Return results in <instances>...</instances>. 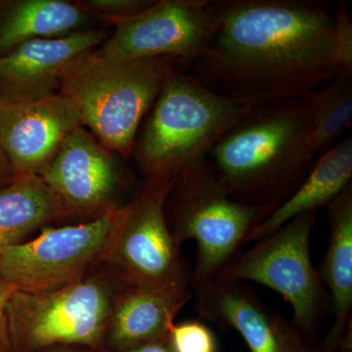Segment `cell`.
Segmentation results:
<instances>
[{
  "label": "cell",
  "instance_id": "cell-10",
  "mask_svg": "<svg viewBox=\"0 0 352 352\" xmlns=\"http://www.w3.org/2000/svg\"><path fill=\"white\" fill-rule=\"evenodd\" d=\"M98 51L117 61L171 57L187 68L208 47L215 31L214 0H160L126 19Z\"/></svg>",
  "mask_w": 352,
  "mask_h": 352
},
{
  "label": "cell",
  "instance_id": "cell-16",
  "mask_svg": "<svg viewBox=\"0 0 352 352\" xmlns=\"http://www.w3.org/2000/svg\"><path fill=\"white\" fill-rule=\"evenodd\" d=\"M330 241L318 270L327 287L333 327L316 352L352 351V186L327 206Z\"/></svg>",
  "mask_w": 352,
  "mask_h": 352
},
{
  "label": "cell",
  "instance_id": "cell-11",
  "mask_svg": "<svg viewBox=\"0 0 352 352\" xmlns=\"http://www.w3.org/2000/svg\"><path fill=\"white\" fill-rule=\"evenodd\" d=\"M66 217L94 220L119 208L124 186L117 159L82 126L76 127L39 175Z\"/></svg>",
  "mask_w": 352,
  "mask_h": 352
},
{
  "label": "cell",
  "instance_id": "cell-12",
  "mask_svg": "<svg viewBox=\"0 0 352 352\" xmlns=\"http://www.w3.org/2000/svg\"><path fill=\"white\" fill-rule=\"evenodd\" d=\"M197 314L224 330L237 331L251 352H310L307 342L281 314L242 281L191 287Z\"/></svg>",
  "mask_w": 352,
  "mask_h": 352
},
{
  "label": "cell",
  "instance_id": "cell-5",
  "mask_svg": "<svg viewBox=\"0 0 352 352\" xmlns=\"http://www.w3.org/2000/svg\"><path fill=\"white\" fill-rule=\"evenodd\" d=\"M164 214L178 244L196 242L191 287L217 279L239 256L250 234L265 219L261 206L229 195L207 157L178 173Z\"/></svg>",
  "mask_w": 352,
  "mask_h": 352
},
{
  "label": "cell",
  "instance_id": "cell-4",
  "mask_svg": "<svg viewBox=\"0 0 352 352\" xmlns=\"http://www.w3.org/2000/svg\"><path fill=\"white\" fill-rule=\"evenodd\" d=\"M256 107L215 92L178 69L146 124L138 151L141 168L149 177L180 173L207 157L215 141Z\"/></svg>",
  "mask_w": 352,
  "mask_h": 352
},
{
  "label": "cell",
  "instance_id": "cell-17",
  "mask_svg": "<svg viewBox=\"0 0 352 352\" xmlns=\"http://www.w3.org/2000/svg\"><path fill=\"white\" fill-rule=\"evenodd\" d=\"M309 113L287 164L283 201L352 122V76H340L309 98ZM282 201V203H283ZM281 203V204H282Z\"/></svg>",
  "mask_w": 352,
  "mask_h": 352
},
{
  "label": "cell",
  "instance_id": "cell-15",
  "mask_svg": "<svg viewBox=\"0 0 352 352\" xmlns=\"http://www.w3.org/2000/svg\"><path fill=\"white\" fill-rule=\"evenodd\" d=\"M192 298L191 287L157 288L120 282L106 339L120 351L168 337L175 317Z\"/></svg>",
  "mask_w": 352,
  "mask_h": 352
},
{
  "label": "cell",
  "instance_id": "cell-25",
  "mask_svg": "<svg viewBox=\"0 0 352 352\" xmlns=\"http://www.w3.org/2000/svg\"><path fill=\"white\" fill-rule=\"evenodd\" d=\"M2 164H9L8 162H7V160L6 159V157H4L3 154H2L1 152H0V168H2ZM9 166H10V164H9Z\"/></svg>",
  "mask_w": 352,
  "mask_h": 352
},
{
  "label": "cell",
  "instance_id": "cell-21",
  "mask_svg": "<svg viewBox=\"0 0 352 352\" xmlns=\"http://www.w3.org/2000/svg\"><path fill=\"white\" fill-rule=\"evenodd\" d=\"M168 342L173 352H217L214 333L201 321L173 324Z\"/></svg>",
  "mask_w": 352,
  "mask_h": 352
},
{
  "label": "cell",
  "instance_id": "cell-26",
  "mask_svg": "<svg viewBox=\"0 0 352 352\" xmlns=\"http://www.w3.org/2000/svg\"><path fill=\"white\" fill-rule=\"evenodd\" d=\"M331 352H352V351H331Z\"/></svg>",
  "mask_w": 352,
  "mask_h": 352
},
{
  "label": "cell",
  "instance_id": "cell-8",
  "mask_svg": "<svg viewBox=\"0 0 352 352\" xmlns=\"http://www.w3.org/2000/svg\"><path fill=\"white\" fill-rule=\"evenodd\" d=\"M318 210L295 217L237 258L215 280L252 281L274 289L293 309L294 327L307 342L317 333L331 307L310 254V236Z\"/></svg>",
  "mask_w": 352,
  "mask_h": 352
},
{
  "label": "cell",
  "instance_id": "cell-9",
  "mask_svg": "<svg viewBox=\"0 0 352 352\" xmlns=\"http://www.w3.org/2000/svg\"><path fill=\"white\" fill-rule=\"evenodd\" d=\"M124 207L76 226L45 227L36 237L0 252V276L18 291L64 288L101 265Z\"/></svg>",
  "mask_w": 352,
  "mask_h": 352
},
{
  "label": "cell",
  "instance_id": "cell-14",
  "mask_svg": "<svg viewBox=\"0 0 352 352\" xmlns=\"http://www.w3.org/2000/svg\"><path fill=\"white\" fill-rule=\"evenodd\" d=\"M107 34L85 29L64 38L34 39L0 56V98L32 102L60 92L69 69Z\"/></svg>",
  "mask_w": 352,
  "mask_h": 352
},
{
  "label": "cell",
  "instance_id": "cell-1",
  "mask_svg": "<svg viewBox=\"0 0 352 352\" xmlns=\"http://www.w3.org/2000/svg\"><path fill=\"white\" fill-rule=\"evenodd\" d=\"M215 31L189 65L197 80L229 98L261 106L307 98L352 76L346 4L317 0H214Z\"/></svg>",
  "mask_w": 352,
  "mask_h": 352
},
{
  "label": "cell",
  "instance_id": "cell-22",
  "mask_svg": "<svg viewBox=\"0 0 352 352\" xmlns=\"http://www.w3.org/2000/svg\"><path fill=\"white\" fill-rule=\"evenodd\" d=\"M153 2L150 0H85L78 4L90 15L98 16L115 24L141 12Z\"/></svg>",
  "mask_w": 352,
  "mask_h": 352
},
{
  "label": "cell",
  "instance_id": "cell-18",
  "mask_svg": "<svg viewBox=\"0 0 352 352\" xmlns=\"http://www.w3.org/2000/svg\"><path fill=\"white\" fill-rule=\"evenodd\" d=\"M351 136L332 146L312 166L293 193L248 237L247 244L263 239L298 215L328 206L351 184Z\"/></svg>",
  "mask_w": 352,
  "mask_h": 352
},
{
  "label": "cell",
  "instance_id": "cell-24",
  "mask_svg": "<svg viewBox=\"0 0 352 352\" xmlns=\"http://www.w3.org/2000/svg\"><path fill=\"white\" fill-rule=\"evenodd\" d=\"M118 352H173L171 349L168 337L164 339L152 340L144 344H136V346L126 347L120 349Z\"/></svg>",
  "mask_w": 352,
  "mask_h": 352
},
{
  "label": "cell",
  "instance_id": "cell-19",
  "mask_svg": "<svg viewBox=\"0 0 352 352\" xmlns=\"http://www.w3.org/2000/svg\"><path fill=\"white\" fill-rule=\"evenodd\" d=\"M89 15L78 2L67 0L0 2V56L28 41L82 31Z\"/></svg>",
  "mask_w": 352,
  "mask_h": 352
},
{
  "label": "cell",
  "instance_id": "cell-23",
  "mask_svg": "<svg viewBox=\"0 0 352 352\" xmlns=\"http://www.w3.org/2000/svg\"><path fill=\"white\" fill-rule=\"evenodd\" d=\"M17 291L16 287L0 276V351L2 352H6L11 349L7 307H8L11 298Z\"/></svg>",
  "mask_w": 352,
  "mask_h": 352
},
{
  "label": "cell",
  "instance_id": "cell-20",
  "mask_svg": "<svg viewBox=\"0 0 352 352\" xmlns=\"http://www.w3.org/2000/svg\"><path fill=\"white\" fill-rule=\"evenodd\" d=\"M64 219L61 203L41 176H16L0 190V252Z\"/></svg>",
  "mask_w": 352,
  "mask_h": 352
},
{
  "label": "cell",
  "instance_id": "cell-13",
  "mask_svg": "<svg viewBox=\"0 0 352 352\" xmlns=\"http://www.w3.org/2000/svg\"><path fill=\"white\" fill-rule=\"evenodd\" d=\"M80 126V116L62 94L32 102L0 98V152L16 176H39Z\"/></svg>",
  "mask_w": 352,
  "mask_h": 352
},
{
  "label": "cell",
  "instance_id": "cell-3",
  "mask_svg": "<svg viewBox=\"0 0 352 352\" xmlns=\"http://www.w3.org/2000/svg\"><path fill=\"white\" fill-rule=\"evenodd\" d=\"M309 98L258 106L222 134L208 153V164L229 195L261 206L265 219L283 201L287 164L307 119Z\"/></svg>",
  "mask_w": 352,
  "mask_h": 352
},
{
  "label": "cell",
  "instance_id": "cell-6",
  "mask_svg": "<svg viewBox=\"0 0 352 352\" xmlns=\"http://www.w3.org/2000/svg\"><path fill=\"white\" fill-rule=\"evenodd\" d=\"M120 282L105 266L64 288L17 291L7 307L11 344L31 349L55 344L97 347L106 339Z\"/></svg>",
  "mask_w": 352,
  "mask_h": 352
},
{
  "label": "cell",
  "instance_id": "cell-2",
  "mask_svg": "<svg viewBox=\"0 0 352 352\" xmlns=\"http://www.w3.org/2000/svg\"><path fill=\"white\" fill-rule=\"evenodd\" d=\"M182 68L187 64L177 58L117 61L95 50L72 67L59 94L104 147L127 157L143 117L168 78Z\"/></svg>",
  "mask_w": 352,
  "mask_h": 352
},
{
  "label": "cell",
  "instance_id": "cell-27",
  "mask_svg": "<svg viewBox=\"0 0 352 352\" xmlns=\"http://www.w3.org/2000/svg\"><path fill=\"white\" fill-rule=\"evenodd\" d=\"M52 352H69V351H52Z\"/></svg>",
  "mask_w": 352,
  "mask_h": 352
},
{
  "label": "cell",
  "instance_id": "cell-7",
  "mask_svg": "<svg viewBox=\"0 0 352 352\" xmlns=\"http://www.w3.org/2000/svg\"><path fill=\"white\" fill-rule=\"evenodd\" d=\"M178 173L148 177L124 214L102 258L124 284L157 288L191 287L193 267L168 228L164 206Z\"/></svg>",
  "mask_w": 352,
  "mask_h": 352
}]
</instances>
